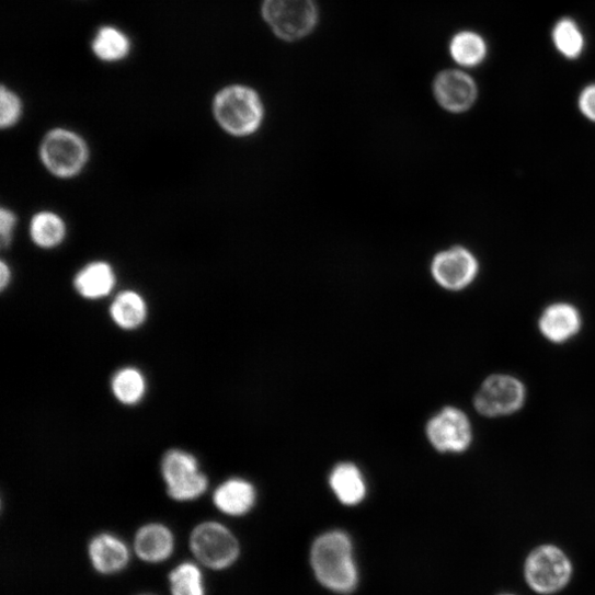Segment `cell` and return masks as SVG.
<instances>
[{
  "mask_svg": "<svg viewBox=\"0 0 595 595\" xmlns=\"http://www.w3.org/2000/svg\"><path fill=\"white\" fill-rule=\"evenodd\" d=\"M476 272V261L464 250H454L440 255L434 265L435 277L449 289L464 288L473 279Z\"/></svg>",
  "mask_w": 595,
  "mask_h": 595,
  "instance_id": "18",
  "label": "cell"
},
{
  "mask_svg": "<svg viewBox=\"0 0 595 595\" xmlns=\"http://www.w3.org/2000/svg\"><path fill=\"white\" fill-rule=\"evenodd\" d=\"M494 595H520V594L514 591H501V592L495 593Z\"/></svg>",
  "mask_w": 595,
  "mask_h": 595,
  "instance_id": "29",
  "label": "cell"
},
{
  "mask_svg": "<svg viewBox=\"0 0 595 595\" xmlns=\"http://www.w3.org/2000/svg\"><path fill=\"white\" fill-rule=\"evenodd\" d=\"M159 471L167 496L174 503H192L209 491L210 481L201 461L181 448L168 449L161 457Z\"/></svg>",
  "mask_w": 595,
  "mask_h": 595,
  "instance_id": "4",
  "label": "cell"
},
{
  "mask_svg": "<svg viewBox=\"0 0 595 595\" xmlns=\"http://www.w3.org/2000/svg\"><path fill=\"white\" fill-rule=\"evenodd\" d=\"M149 316L145 298L137 291L118 294L110 307V317L121 330L133 332L144 327Z\"/></svg>",
  "mask_w": 595,
  "mask_h": 595,
  "instance_id": "20",
  "label": "cell"
},
{
  "mask_svg": "<svg viewBox=\"0 0 595 595\" xmlns=\"http://www.w3.org/2000/svg\"><path fill=\"white\" fill-rule=\"evenodd\" d=\"M576 569L565 548L556 542H541L525 554L522 580L534 595H560L573 583Z\"/></svg>",
  "mask_w": 595,
  "mask_h": 595,
  "instance_id": "3",
  "label": "cell"
},
{
  "mask_svg": "<svg viewBox=\"0 0 595 595\" xmlns=\"http://www.w3.org/2000/svg\"><path fill=\"white\" fill-rule=\"evenodd\" d=\"M92 50L102 61L116 62L125 59L130 52L128 37L114 27H102L93 43Z\"/></svg>",
  "mask_w": 595,
  "mask_h": 595,
  "instance_id": "24",
  "label": "cell"
},
{
  "mask_svg": "<svg viewBox=\"0 0 595 595\" xmlns=\"http://www.w3.org/2000/svg\"><path fill=\"white\" fill-rule=\"evenodd\" d=\"M134 595H159L157 593H153V592H149V591H144V592H138Z\"/></svg>",
  "mask_w": 595,
  "mask_h": 595,
  "instance_id": "30",
  "label": "cell"
},
{
  "mask_svg": "<svg viewBox=\"0 0 595 595\" xmlns=\"http://www.w3.org/2000/svg\"><path fill=\"white\" fill-rule=\"evenodd\" d=\"M449 52L458 66L465 69H474L487 61L489 45L481 34L464 31L453 37Z\"/></svg>",
  "mask_w": 595,
  "mask_h": 595,
  "instance_id": "21",
  "label": "cell"
},
{
  "mask_svg": "<svg viewBox=\"0 0 595 595\" xmlns=\"http://www.w3.org/2000/svg\"><path fill=\"white\" fill-rule=\"evenodd\" d=\"M90 569L102 577H116L129 570L135 560L129 541L111 530L92 535L85 546Z\"/></svg>",
  "mask_w": 595,
  "mask_h": 595,
  "instance_id": "9",
  "label": "cell"
},
{
  "mask_svg": "<svg viewBox=\"0 0 595 595\" xmlns=\"http://www.w3.org/2000/svg\"><path fill=\"white\" fill-rule=\"evenodd\" d=\"M307 565L314 583L330 595H355L362 587L356 543L343 528H328L313 537Z\"/></svg>",
  "mask_w": 595,
  "mask_h": 595,
  "instance_id": "1",
  "label": "cell"
},
{
  "mask_svg": "<svg viewBox=\"0 0 595 595\" xmlns=\"http://www.w3.org/2000/svg\"><path fill=\"white\" fill-rule=\"evenodd\" d=\"M329 483L335 497L344 506L355 507L366 497L365 479L353 464L337 465L330 474Z\"/></svg>",
  "mask_w": 595,
  "mask_h": 595,
  "instance_id": "19",
  "label": "cell"
},
{
  "mask_svg": "<svg viewBox=\"0 0 595 595\" xmlns=\"http://www.w3.org/2000/svg\"><path fill=\"white\" fill-rule=\"evenodd\" d=\"M581 324V317L576 309L565 304H558L545 310L539 320V330L548 342L564 344L580 332Z\"/></svg>",
  "mask_w": 595,
  "mask_h": 595,
  "instance_id": "15",
  "label": "cell"
},
{
  "mask_svg": "<svg viewBox=\"0 0 595 595\" xmlns=\"http://www.w3.org/2000/svg\"><path fill=\"white\" fill-rule=\"evenodd\" d=\"M190 558L209 573H227L236 569L243 558V543L239 535L226 523L217 519L197 522L188 531Z\"/></svg>",
  "mask_w": 595,
  "mask_h": 595,
  "instance_id": "2",
  "label": "cell"
},
{
  "mask_svg": "<svg viewBox=\"0 0 595 595\" xmlns=\"http://www.w3.org/2000/svg\"><path fill=\"white\" fill-rule=\"evenodd\" d=\"M16 225V215L12 210L3 208L2 211H0V239H2L3 249L11 247Z\"/></svg>",
  "mask_w": 595,
  "mask_h": 595,
  "instance_id": "26",
  "label": "cell"
},
{
  "mask_svg": "<svg viewBox=\"0 0 595 595\" xmlns=\"http://www.w3.org/2000/svg\"><path fill=\"white\" fill-rule=\"evenodd\" d=\"M0 126L3 129H9L15 126L22 116L23 104L18 94L8 88H2L0 93Z\"/></svg>",
  "mask_w": 595,
  "mask_h": 595,
  "instance_id": "25",
  "label": "cell"
},
{
  "mask_svg": "<svg viewBox=\"0 0 595 595\" xmlns=\"http://www.w3.org/2000/svg\"><path fill=\"white\" fill-rule=\"evenodd\" d=\"M12 282V271L4 261L0 264V289L5 291Z\"/></svg>",
  "mask_w": 595,
  "mask_h": 595,
  "instance_id": "28",
  "label": "cell"
},
{
  "mask_svg": "<svg viewBox=\"0 0 595 595\" xmlns=\"http://www.w3.org/2000/svg\"><path fill=\"white\" fill-rule=\"evenodd\" d=\"M76 291L85 300L108 297L116 286V274L106 262H92L79 271L73 281Z\"/></svg>",
  "mask_w": 595,
  "mask_h": 595,
  "instance_id": "16",
  "label": "cell"
},
{
  "mask_svg": "<svg viewBox=\"0 0 595 595\" xmlns=\"http://www.w3.org/2000/svg\"><path fill=\"white\" fill-rule=\"evenodd\" d=\"M208 571L192 558L171 565L165 576L169 595H209Z\"/></svg>",
  "mask_w": 595,
  "mask_h": 595,
  "instance_id": "14",
  "label": "cell"
},
{
  "mask_svg": "<svg viewBox=\"0 0 595 595\" xmlns=\"http://www.w3.org/2000/svg\"><path fill=\"white\" fill-rule=\"evenodd\" d=\"M551 42L557 53L569 61L581 58L586 45L580 25L570 18L557 21L551 31Z\"/></svg>",
  "mask_w": 595,
  "mask_h": 595,
  "instance_id": "22",
  "label": "cell"
},
{
  "mask_svg": "<svg viewBox=\"0 0 595 595\" xmlns=\"http://www.w3.org/2000/svg\"><path fill=\"white\" fill-rule=\"evenodd\" d=\"M130 545L135 560L148 567H160L173 559L178 538L167 523L148 520L136 528Z\"/></svg>",
  "mask_w": 595,
  "mask_h": 595,
  "instance_id": "11",
  "label": "cell"
},
{
  "mask_svg": "<svg viewBox=\"0 0 595 595\" xmlns=\"http://www.w3.org/2000/svg\"><path fill=\"white\" fill-rule=\"evenodd\" d=\"M30 233L35 245L44 250H53L66 240L67 226L57 214L42 211L32 219Z\"/></svg>",
  "mask_w": 595,
  "mask_h": 595,
  "instance_id": "23",
  "label": "cell"
},
{
  "mask_svg": "<svg viewBox=\"0 0 595 595\" xmlns=\"http://www.w3.org/2000/svg\"><path fill=\"white\" fill-rule=\"evenodd\" d=\"M263 18L274 34L285 42H297L316 28L314 0H264Z\"/></svg>",
  "mask_w": 595,
  "mask_h": 595,
  "instance_id": "8",
  "label": "cell"
},
{
  "mask_svg": "<svg viewBox=\"0 0 595 595\" xmlns=\"http://www.w3.org/2000/svg\"><path fill=\"white\" fill-rule=\"evenodd\" d=\"M213 503L224 516L243 518L254 511L258 491L250 481L243 478H230L215 489Z\"/></svg>",
  "mask_w": 595,
  "mask_h": 595,
  "instance_id": "13",
  "label": "cell"
},
{
  "mask_svg": "<svg viewBox=\"0 0 595 595\" xmlns=\"http://www.w3.org/2000/svg\"><path fill=\"white\" fill-rule=\"evenodd\" d=\"M579 106L583 115L595 122V84L583 89L579 98Z\"/></svg>",
  "mask_w": 595,
  "mask_h": 595,
  "instance_id": "27",
  "label": "cell"
},
{
  "mask_svg": "<svg viewBox=\"0 0 595 595\" xmlns=\"http://www.w3.org/2000/svg\"><path fill=\"white\" fill-rule=\"evenodd\" d=\"M426 435L434 449L440 454H464L474 440L469 416L455 407H447L433 416L427 424Z\"/></svg>",
  "mask_w": 595,
  "mask_h": 595,
  "instance_id": "10",
  "label": "cell"
},
{
  "mask_svg": "<svg viewBox=\"0 0 595 595\" xmlns=\"http://www.w3.org/2000/svg\"><path fill=\"white\" fill-rule=\"evenodd\" d=\"M148 388L145 373L134 365L116 369L110 380V389L114 400L125 408L139 407L146 399Z\"/></svg>",
  "mask_w": 595,
  "mask_h": 595,
  "instance_id": "17",
  "label": "cell"
},
{
  "mask_svg": "<svg viewBox=\"0 0 595 595\" xmlns=\"http://www.w3.org/2000/svg\"><path fill=\"white\" fill-rule=\"evenodd\" d=\"M524 381L507 373H495L484 378L473 399L474 410L489 420L511 417L519 413L527 402Z\"/></svg>",
  "mask_w": 595,
  "mask_h": 595,
  "instance_id": "5",
  "label": "cell"
},
{
  "mask_svg": "<svg viewBox=\"0 0 595 595\" xmlns=\"http://www.w3.org/2000/svg\"><path fill=\"white\" fill-rule=\"evenodd\" d=\"M214 113L220 126L236 136L254 133L264 114L256 92L242 85L224 89L215 99Z\"/></svg>",
  "mask_w": 595,
  "mask_h": 595,
  "instance_id": "6",
  "label": "cell"
},
{
  "mask_svg": "<svg viewBox=\"0 0 595 595\" xmlns=\"http://www.w3.org/2000/svg\"><path fill=\"white\" fill-rule=\"evenodd\" d=\"M41 160L55 176L71 179L79 175L90 159L87 141L76 131L66 128L50 130L39 148Z\"/></svg>",
  "mask_w": 595,
  "mask_h": 595,
  "instance_id": "7",
  "label": "cell"
},
{
  "mask_svg": "<svg viewBox=\"0 0 595 595\" xmlns=\"http://www.w3.org/2000/svg\"><path fill=\"white\" fill-rule=\"evenodd\" d=\"M434 90L442 106L454 113L469 110L478 98L477 82L468 72L459 69L440 72Z\"/></svg>",
  "mask_w": 595,
  "mask_h": 595,
  "instance_id": "12",
  "label": "cell"
}]
</instances>
